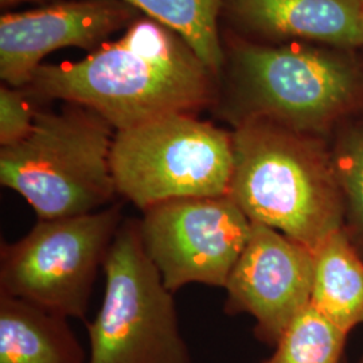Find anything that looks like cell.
Wrapping results in <instances>:
<instances>
[{"label":"cell","instance_id":"6da1fadb","mask_svg":"<svg viewBox=\"0 0 363 363\" xmlns=\"http://www.w3.org/2000/svg\"><path fill=\"white\" fill-rule=\"evenodd\" d=\"M210 73L178 34L142 19L81 61L40 66L31 86L42 97L86 106L121 130L210 104Z\"/></svg>","mask_w":363,"mask_h":363},{"label":"cell","instance_id":"7a4b0ae2","mask_svg":"<svg viewBox=\"0 0 363 363\" xmlns=\"http://www.w3.org/2000/svg\"><path fill=\"white\" fill-rule=\"evenodd\" d=\"M229 196L250 222L310 247L343 228L345 205L323 138L265 121L234 127Z\"/></svg>","mask_w":363,"mask_h":363},{"label":"cell","instance_id":"3957f363","mask_svg":"<svg viewBox=\"0 0 363 363\" xmlns=\"http://www.w3.org/2000/svg\"><path fill=\"white\" fill-rule=\"evenodd\" d=\"M116 130L94 111L67 103L38 111L31 133L0 150V183L38 220L91 214L115 203L111 150Z\"/></svg>","mask_w":363,"mask_h":363},{"label":"cell","instance_id":"277c9868","mask_svg":"<svg viewBox=\"0 0 363 363\" xmlns=\"http://www.w3.org/2000/svg\"><path fill=\"white\" fill-rule=\"evenodd\" d=\"M235 74L225 109L234 127L265 121L325 139L361 104V81L350 66L311 49L241 46Z\"/></svg>","mask_w":363,"mask_h":363},{"label":"cell","instance_id":"5b68a950","mask_svg":"<svg viewBox=\"0 0 363 363\" xmlns=\"http://www.w3.org/2000/svg\"><path fill=\"white\" fill-rule=\"evenodd\" d=\"M232 132L195 113H171L116 130L111 169L117 195L139 210L196 196L229 195Z\"/></svg>","mask_w":363,"mask_h":363},{"label":"cell","instance_id":"8992f818","mask_svg":"<svg viewBox=\"0 0 363 363\" xmlns=\"http://www.w3.org/2000/svg\"><path fill=\"white\" fill-rule=\"evenodd\" d=\"M101 307L88 325V363H193L174 294L144 250L139 220H124L105 259Z\"/></svg>","mask_w":363,"mask_h":363},{"label":"cell","instance_id":"52a82bcc","mask_svg":"<svg viewBox=\"0 0 363 363\" xmlns=\"http://www.w3.org/2000/svg\"><path fill=\"white\" fill-rule=\"evenodd\" d=\"M124 220L120 203L85 216L38 220L25 237L1 245L0 295L82 319Z\"/></svg>","mask_w":363,"mask_h":363},{"label":"cell","instance_id":"ba28073f","mask_svg":"<svg viewBox=\"0 0 363 363\" xmlns=\"http://www.w3.org/2000/svg\"><path fill=\"white\" fill-rule=\"evenodd\" d=\"M142 213L144 250L172 294L189 284L225 288L252 233L229 195L174 199Z\"/></svg>","mask_w":363,"mask_h":363},{"label":"cell","instance_id":"9c48e42d","mask_svg":"<svg viewBox=\"0 0 363 363\" xmlns=\"http://www.w3.org/2000/svg\"><path fill=\"white\" fill-rule=\"evenodd\" d=\"M312 284L311 249L252 222L247 247L225 286V312L252 316L256 337L274 347L286 327L311 306Z\"/></svg>","mask_w":363,"mask_h":363},{"label":"cell","instance_id":"30bf717a","mask_svg":"<svg viewBox=\"0 0 363 363\" xmlns=\"http://www.w3.org/2000/svg\"><path fill=\"white\" fill-rule=\"evenodd\" d=\"M118 0H72L0 18V77L4 85H31L46 55L64 48L93 49L130 18Z\"/></svg>","mask_w":363,"mask_h":363},{"label":"cell","instance_id":"8fae6325","mask_svg":"<svg viewBox=\"0 0 363 363\" xmlns=\"http://www.w3.org/2000/svg\"><path fill=\"white\" fill-rule=\"evenodd\" d=\"M230 11L265 34L363 45L359 0H229Z\"/></svg>","mask_w":363,"mask_h":363},{"label":"cell","instance_id":"7c38bea8","mask_svg":"<svg viewBox=\"0 0 363 363\" xmlns=\"http://www.w3.org/2000/svg\"><path fill=\"white\" fill-rule=\"evenodd\" d=\"M67 320L0 295V363H88Z\"/></svg>","mask_w":363,"mask_h":363},{"label":"cell","instance_id":"4fadbf2b","mask_svg":"<svg viewBox=\"0 0 363 363\" xmlns=\"http://www.w3.org/2000/svg\"><path fill=\"white\" fill-rule=\"evenodd\" d=\"M311 304L346 334L363 325V257L343 229L313 250Z\"/></svg>","mask_w":363,"mask_h":363},{"label":"cell","instance_id":"5bb4252c","mask_svg":"<svg viewBox=\"0 0 363 363\" xmlns=\"http://www.w3.org/2000/svg\"><path fill=\"white\" fill-rule=\"evenodd\" d=\"M178 34L208 66L218 72L223 52L218 35L220 0H118Z\"/></svg>","mask_w":363,"mask_h":363},{"label":"cell","instance_id":"9a60e30c","mask_svg":"<svg viewBox=\"0 0 363 363\" xmlns=\"http://www.w3.org/2000/svg\"><path fill=\"white\" fill-rule=\"evenodd\" d=\"M349 334L313 306L298 313L261 363H340Z\"/></svg>","mask_w":363,"mask_h":363},{"label":"cell","instance_id":"2e32d148","mask_svg":"<svg viewBox=\"0 0 363 363\" xmlns=\"http://www.w3.org/2000/svg\"><path fill=\"white\" fill-rule=\"evenodd\" d=\"M333 159L343 195V230L363 257V124L339 133Z\"/></svg>","mask_w":363,"mask_h":363},{"label":"cell","instance_id":"e0dca14e","mask_svg":"<svg viewBox=\"0 0 363 363\" xmlns=\"http://www.w3.org/2000/svg\"><path fill=\"white\" fill-rule=\"evenodd\" d=\"M38 111L16 88H0V145L10 147L22 142L31 133Z\"/></svg>","mask_w":363,"mask_h":363},{"label":"cell","instance_id":"ac0fdd59","mask_svg":"<svg viewBox=\"0 0 363 363\" xmlns=\"http://www.w3.org/2000/svg\"><path fill=\"white\" fill-rule=\"evenodd\" d=\"M37 1H42V0H0V4L3 9H9V7L19 6L23 3H37Z\"/></svg>","mask_w":363,"mask_h":363},{"label":"cell","instance_id":"d6986e66","mask_svg":"<svg viewBox=\"0 0 363 363\" xmlns=\"http://www.w3.org/2000/svg\"><path fill=\"white\" fill-rule=\"evenodd\" d=\"M358 363H363V352H362V355H361V359H359V362Z\"/></svg>","mask_w":363,"mask_h":363}]
</instances>
